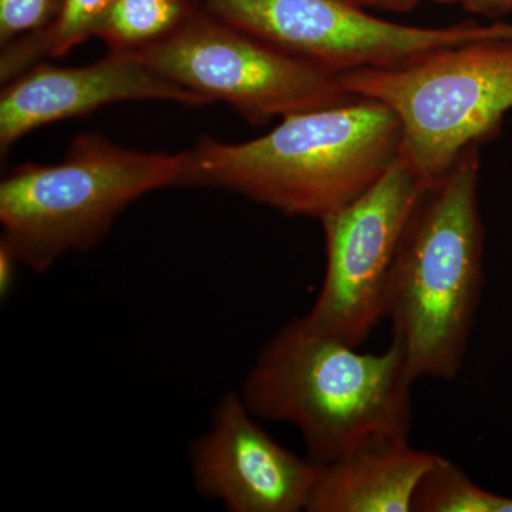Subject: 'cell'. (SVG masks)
Instances as JSON below:
<instances>
[{"instance_id": "6da1fadb", "label": "cell", "mask_w": 512, "mask_h": 512, "mask_svg": "<svg viewBox=\"0 0 512 512\" xmlns=\"http://www.w3.org/2000/svg\"><path fill=\"white\" fill-rule=\"evenodd\" d=\"M402 128L375 100L282 117L245 143L201 137L180 153L175 187L220 188L281 212L325 220L369 190L400 154Z\"/></svg>"}, {"instance_id": "7a4b0ae2", "label": "cell", "mask_w": 512, "mask_h": 512, "mask_svg": "<svg viewBox=\"0 0 512 512\" xmlns=\"http://www.w3.org/2000/svg\"><path fill=\"white\" fill-rule=\"evenodd\" d=\"M414 383L396 343L359 353L302 316L268 340L239 394L256 419L292 424L308 457L326 466L373 441L409 437Z\"/></svg>"}, {"instance_id": "3957f363", "label": "cell", "mask_w": 512, "mask_h": 512, "mask_svg": "<svg viewBox=\"0 0 512 512\" xmlns=\"http://www.w3.org/2000/svg\"><path fill=\"white\" fill-rule=\"evenodd\" d=\"M480 153L468 150L426 188L397 249L384 319L414 380L460 373L484 284Z\"/></svg>"}, {"instance_id": "277c9868", "label": "cell", "mask_w": 512, "mask_h": 512, "mask_svg": "<svg viewBox=\"0 0 512 512\" xmlns=\"http://www.w3.org/2000/svg\"><path fill=\"white\" fill-rule=\"evenodd\" d=\"M180 153H147L99 133L73 138L57 164L26 163L0 184V244L45 274L62 256L110 234L121 212L148 192L175 187Z\"/></svg>"}, {"instance_id": "5b68a950", "label": "cell", "mask_w": 512, "mask_h": 512, "mask_svg": "<svg viewBox=\"0 0 512 512\" xmlns=\"http://www.w3.org/2000/svg\"><path fill=\"white\" fill-rule=\"evenodd\" d=\"M346 93L375 100L402 128L399 156L426 187L495 136L512 110V36L447 46L396 67L342 74Z\"/></svg>"}, {"instance_id": "8992f818", "label": "cell", "mask_w": 512, "mask_h": 512, "mask_svg": "<svg viewBox=\"0 0 512 512\" xmlns=\"http://www.w3.org/2000/svg\"><path fill=\"white\" fill-rule=\"evenodd\" d=\"M134 56L211 103L225 101L256 126L355 99L342 74L249 35L202 6L175 35Z\"/></svg>"}, {"instance_id": "52a82bcc", "label": "cell", "mask_w": 512, "mask_h": 512, "mask_svg": "<svg viewBox=\"0 0 512 512\" xmlns=\"http://www.w3.org/2000/svg\"><path fill=\"white\" fill-rule=\"evenodd\" d=\"M235 28L340 74L396 67L443 47L512 36V22L421 28L376 18L355 0H197Z\"/></svg>"}, {"instance_id": "ba28073f", "label": "cell", "mask_w": 512, "mask_h": 512, "mask_svg": "<svg viewBox=\"0 0 512 512\" xmlns=\"http://www.w3.org/2000/svg\"><path fill=\"white\" fill-rule=\"evenodd\" d=\"M426 185L402 157L369 190L322 220L326 269L305 318L359 348L384 319L397 249Z\"/></svg>"}, {"instance_id": "9c48e42d", "label": "cell", "mask_w": 512, "mask_h": 512, "mask_svg": "<svg viewBox=\"0 0 512 512\" xmlns=\"http://www.w3.org/2000/svg\"><path fill=\"white\" fill-rule=\"evenodd\" d=\"M241 394L225 393L190 447L198 493L231 512L306 511L323 466L266 433Z\"/></svg>"}, {"instance_id": "30bf717a", "label": "cell", "mask_w": 512, "mask_h": 512, "mask_svg": "<svg viewBox=\"0 0 512 512\" xmlns=\"http://www.w3.org/2000/svg\"><path fill=\"white\" fill-rule=\"evenodd\" d=\"M173 101L185 107L212 104L200 94L161 76L127 53H107L83 67L40 63L3 84L0 96V153L37 128L87 116L119 101Z\"/></svg>"}, {"instance_id": "8fae6325", "label": "cell", "mask_w": 512, "mask_h": 512, "mask_svg": "<svg viewBox=\"0 0 512 512\" xmlns=\"http://www.w3.org/2000/svg\"><path fill=\"white\" fill-rule=\"evenodd\" d=\"M439 454L409 437L373 441L323 466L308 512H412L414 493Z\"/></svg>"}, {"instance_id": "7c38bea8", "label": "cell", "mask_w": 512, "mask_h": 512, "mask_svg": "<svg viewBox=\"0 0 512 512\" xmlns=\"http://www.w3.org/2000/svg\"><path fill=\"white\" fill-rule=\"evenodd\" d=\"M111 0H66L47 28L2 46L0 82L6 84L46 60L67 55L96 37Z\"/></svg>"}, {"instance_id": "4fadbf2b", "label": "cell", "mask_w": 512, "mask_h": 512, "mask_svg": "<svg viewBox=\"0 0 512 512\" xmlns=\"http://www.w3.org/2000/svg\"><path fill=\"white\" fill-rule=\"evenodd\" d=\"M200 9L197 0H111L96 37L109 52L134 55L175 35Z\"/></svg>"}, {"instance_id": "5bb4252c", "label": "cell", "mask_w": 512, "mask_h": 512, "mask_svg": "<svg viewBox=\"0 0 512 512\" xmlns=\"http://www.w3.org/2000/svg\"><path fill=\"white\" fill-rule=\"evenodd\" d=\"M412 512H512V498L485 490L453 461L437 456L417 485Z\"/></svg>"}, {"instance_id": "9a60e30c", "label": "cell", "mask_w": 512, "mask_h": 512, "mask_svg": "<svg viewBox=\"0 0 512 512\" xmlns=\"http://www.w3.org/2000/svg\"><path fill=\"white\" fill-rule=\"evenodd\" d=\"M66 0H0V46L39 32L62 12Z\"/></svg>"}, {"instance_id": "2e32d148", "label": "cell", "mask_w": 512, "mask_h": 512, "mask_svg": "<svg viewBox=\"0 0 512 512\" xmlns=\"http://www.w3.org/2000/svg\"><path fill=\"white\" fill-rule=\"evenodd\" d=\"M355 2L373 3V5L390 9H409L421 2L458 3L471 12L481 13L484 16L500 18V16L512 15V0H355Z\"/></svg>"}, {"instance_id": "e0dca14e", "label": "cell", "mask_w": 512, "mask_h": 512, "mask_svg": "<svg viewBox=\"0 0 512 512\" xmlns=\"http://www.w3.org/2000/svg\"><path fill=\"white\" fill-rule=\"evenodd\" d=\"M19 264V259L5 245L0 244V296L3 301L12 292Z\"/></svg>"}]
</instances>
